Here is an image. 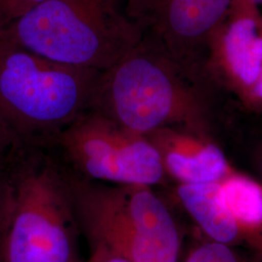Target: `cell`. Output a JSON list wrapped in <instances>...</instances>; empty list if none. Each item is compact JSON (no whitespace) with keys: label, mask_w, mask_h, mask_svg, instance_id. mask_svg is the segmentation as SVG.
<instances>
[{"label":"cell","mask_w":262,"mask_h":262,"mask_svg":"<svg viewBox=\"0 0 262 262\" xmlns=\"http://www.w3.org/2000/svg\"><path fill=\"white\" fill-rule=\"evenodd\" d=\"M210 90L142 38L100 72L90 109L142 135L174 127L210 138Z\"/></svg>","instance_id":"6da1fadb"},{"label":"cell","mask_w":262,"mask_h":262,"mask_svg":"<svg viewBox=\"0 0 262 262\" xmlns=\"http://www.w3.org/2000/svg\"><path fill=\"white\" fill-rule=\"evenodd\" d=\"M127 0H47L0 28L6 40L50 60L104 71L142 41Z\"/></svg>","instance_id":"7a4b0ae2"},{"label":"cell","mask_w":262,"mask_h":262,"mask_svg":"<svg viewBox=\"0 0 262 262\" xmlns=\"http://www.w3.org/2000/svg\"><path fill=\"white\" fill-rule=\"evenodd\" d=\"M67 175L79 227L91 250L102 249L129 262H178V226L151 187Z\"/></svg>","instance_id":"3957f363"},{"label":"cell","mask_w":262,"mask_h":262,"mask_svg":"<svg viewBox=\"0 0 262 262\" xmlns=\"http://www.w3.org/2000/svg\"><path fill=\"white\" fill-rule=\"evenodd\" d=\"M100 72L0 39V115L25 145L39 146L91 108Z\"/></svg>","instance_id":"277c9868"},{"label":"cell","mask_w":262,"mask_h":262,"mask_svg":"<svg viewBox=\"0 0 262 262\" xmlns=\"http://www.w3.org/2000/svg\"><path fill=\"white\" fill-rule=\"evenodd\" d=\"M11 179L13 205L1 262H84L62 167L43 148L27 146Z\"/></svg>","instance_id":"5b68a950"},{"label":"cell","mask_w":262,"mask_h":262,"mask_svg":"<svg viewBox=\"0 0 262 262\" xmlns=\"http://www.w3.org/2000/svg\"><path fill=\"white\" fill-rule=\"evenodd\" d=\"M36 147L83 180L152 187L166 177L159 150L146 135L93 109Z\"/></svg>","instance_id":"8992f818"},{"label":"cell","mask_w":262,"mask_h":262,"mask_svg":"<svg viewBox=\"0 0 262 262\" xmlns=\"http://www.w3.org/2000/svg\"><path fill=\"white\" fill-rule=\"evenodd\" d=\"M232 0H127L126 14L142 38L173 59L198 83L207 84L204 66L215 29Z\"/></svg>","instance_id":"52a82bcc"},{"label":"cell","mask_w":262,"mask_h":262,"mask_svg":"<svg viewBox=\"0 0 262 262\" xmlns=\"http://www.w3.org/2000/svg\"><path fill=\"white\" fill-rule=\"evenodd\" d=\"M210 86L235 96L262 114V11L248 0H232L211 38L204 66Z\"/></svg>","instance_id":"ba28073f"},{"label":"cell","mask_w":262,"mask_h":262,"mask_svg":"<svg viewBox=\"0 0 262 262\" xmlns=\"http://www.w3.org/2000/svg\"><path fill=\"white\" fill-rule=\"evenodd\" d=\"M146 136L159 150L166 176L179 184L219 182L233 172L224 151L211 138L174 127Z\"/></svg>","instance_id":"9c48e42d"},{"label":"cell","mask_w":262,"mask_h":262,"mask_svg":"<svg viewBox=\"0 0 262 262\" xmlns=\"http://www.w3.org/2000/svg\"><path fill=\"white\" fill-rule=\"evenodd\" d=\"M186 262H262V255L210 240L194 248Z\"/></svg>","instance_id":"30bf717a"},{"label":"cell","mask_w":262,"mask_h":262,"mask_svg":"<svg viewBox=\"0 0 262 262\" xmlns=\"http://www.w3.org/2000/svg\"><path fill=\"white\" fill-rule=\"evenodd\" d=\"M25 148L26 145L0 115V178L14 166Z\"/></svg>","instance_id":"8fae6325"},{"label":"cell","mask_w":262,"mask_h":262,"mask_svg":"<svg viewBox=\"0 0 262 262\" xmlns=\"http://www.w3.org/2000/svg\"><path fill=\"white\" fill-rule=\"evenodd\" d=\"M11 171L12 169L5 176L0 178V262L2 261L3 249L13 205V184Z\"/></svg>","instance_id":"7c38bea8"},{"label":"cell","mask_w":262,"mask_h":262,"mask_svg":"<svg viewBox=\"0 0 262 262\" xmlns=\"http://www.w3.org/2000/svg\"><path fill=\"white\" fill-rule=\"evenodd\" d=\"M47 0H0V28Z\"/></svg>","instance_id":"4fadbf2b"},{"label":"cell","mask_w":262,"mask_h":262,"mask_svg":"<svg viewBox=\"0 0 262 262\" xmlns=\"http://www.w3.org/2000/svg\"><path fill=\"white\" fill-rule=\"evenodd\" d=\"M85 262H129L120 256L114 255L102 249H93L89 259Z\"/></svg>","instance_id":"5bb4252c"},{"label":"cell","mask_w":262,"mask_h":262,"mask_svg":"<svg viewBox=\"0 0 262 262\" xmlns=\"http://www.w3.org/2000/svg\"><path fill=\"white\" fill-rule=\"evenodd\" d=\"M253 160H254L255 168L257 170L258 174L260 175V177L262 179V141L256 146V148L254 149Z\"/></svg>","instance_id":"9a60e30c"},{"label":"cell","mask_w":262,"mask_h":262,"mask_svg":"<svg viewBox=\"0 0 262 262\" xmlns=\"http://www.w3.org/2000/svg\"><path fill=\"white\" fill-rule=\"evenodd\" d=\"M248 1H250L251 3H253V5H255V6H257V7H259L261 9L262 0H248Z\"/></svg>","instance_id":"2e32d148"}]
</instances>
